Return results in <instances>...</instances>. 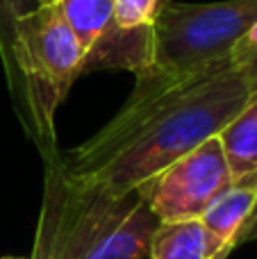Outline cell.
I'll use <instances>...</instances> for the list:
<instances>
[{
	"label": "cell",
	"instance_id": "5",
	"mask_svg": "<svg viewBox=\"0 0 257 259\" xmlns=\"http://www.w3.org/2000/svg\"><path fill=\"white\" fill-rule=\"evenodd\" d=\"M232 187V170L221 137H209L148 178L135 191L157 223L200 219L221 193Z\"/></svg>",
	"mask_w": 257,
	"mask_h": 259
},
{
	"label": "cell",
	"instance_id": "12",
	"mask_svg": "<svg viewBox=\"0 0 257 259\" xmlns=\"http://www.w3.org/2000/svg\"><path fill=\"white\" fill-rule=\"evenodd\" d=\"M244 243H257V196H255L253 211H250L248 221H246L244 230H241L239 239H237V246H244Z\"/></svg>",
	"mask_w": 257,
	"mask_h": 259
},
{
	"label": "cell",
	"instance_id": "4",
	"mask_svg": "<svg viewBox=\"0 0 257 259\" xmlns=\"http://www.w3.org/2000/svg\"><path fill=\"white\" fill-rule=\"evenodd\" d=\"M255 21L257 0L168 3L153 27L150 68L144 75H180L226 62Z\"/></svg>",
	"mask_w": 257,
	"mask_h": 259
},
{
	"label": "cell",
	"instance_id": "3",
	"mask_svg": "<svg viewBox=\"0 0 257 259\" xmlns=\"http://www.w3.org/2000/svg\"><path fill=\"white\" fill-rule=\"evenodd\" d=\"M16 96L12 98L18 121L39 148L41 159L59 155L57 109L84 66V50L66 25L55 0H44L21 16L14 36Z\"/></svg>",
	"mask_w": 257,
	"mask_h": 259
},
{
	"label": "cell",
	"instance_id": "2",
	"mask_svg": "<svg viewBox=\"0 0 257 259\" xmlns=\"http://www.w3.org/2000/svg\"><path fill=\"white\" fill-rule=\"evenodd\" d=\"M62 155V152H59ZM44 159V191L30 259H144L157 219L137 191L109 193Z\"/></svg>",
	"mask_w": 257,
	"mask_h": 259
},
{
	"label": "cell",
	"instance_id": "8",
	"mask_svg": "<svg viewBox=\"0 0 257 259\" xmlns=\"http://www.w3.org/2000/svg\"><path fill=\"white\" fill-rule=\"evenodd\" d=\"M255 196L257 187H253V184H232L226 193H221L209 205V209L200 216V221L214 237L221 239L226 246L235 250L237 239H239L241 230H244L246 221L253 211Z\"/></svg>",
	"mask_w": 257,
	"mask_h": 259
},
{
	"label": "cell",
	"instance_id": "10",
	"mask_svg": "<svg viewBox=\"0 0 257 259\" xmlns=\"http://www.w3.org/2000/svg\"><path fill=\"white\" fill-rule=\"evenodd\" d=\"M41 0H0V64L9 96H16V66H14V36L21 16L36 9Z\"/></svg>",
	"mask_w": 257,
	"mask_h": 259
},
{
	"label": "cell",
	"instance_id": "6",
	"mask_svg": "<svg viewBox=\"0 0 257 259\" xmlns=\"http://www.w3.org/2000/svg\"><path fill=\"white\" fill-rule=\"evenodd\" d=\"M230 252L200 219L157 223L148 246V259H228Z\"/></svg>",
	"mask_w": 257,
	"mask_h": 259
},
{
	"label": "cell",
	"instance_id": "9",
	"mask_svg": "<svg viewBox=\"0 0 257 259\" xmlns=\"http://www.w3.org/2000/svg\"><path fill=\"white\" fill-rule=\"evenodd\" d=\"M66 25L77 36L84 57L100 46L114 23V0H55Z\"/></svg>",
	"mask_w": 257,
	"mask_h": 259
},
{
	"label": "cell",
	"instance_id": "7",
	"mask_svg": "<svg viewBox=\"0 0 257 259\" xmlns=\"http://www.w3.org/2000/svg\"><path fill=\"white\" fill-rule=\"evenodd\" d=\"M219 137L232 170V184L257 187V100Z\"/></svg>",
	"mask_w": 257,
	"mask_h": 259
},
{
	"label": "cell",
	"instance_id": "13",
	"mask_svg": "<svg viewBox=\"0 0 257 259\" xmlns=\"http://www.w3.org/2000/svg\"><path fill=\"white\" fill-rule=\"evenodd\" d=\"M0 259H21V257H0Z\"/></svg>",
	"mask_w": 257,
	"mask_h": 259
},
{
	"label": "cell",
	"instance_id": "14",
	"mask_svg": "<svg viewBox=\"0 0 257 259\" xmlns=\"http://www.w3.org/2000/svg\"><path fill=\"white\" fill-rule=\"evenodd\" d=\"M41 3H44V0H41Z\"/></svg>",
	"mask_w": 257,
	"mask_h": 259
},
{
	"label": "cell",
	"instance_id": "11",
	"mask_svg": "<svg viewBox=\"0 0 257 259\" xmlns=\"http://www.w3.org/2000/svg\"><path fill=\"white\" fill-rule=\"evenodd\" d=\"M171 0H114V27L127 34L148 36Z\"/></svg>",
	"mask_w": 257,
	"mask_h": 259
},
{
	"label": "cell",
	"instance_id": "1",
	"mask_svg": "<svg viewBox=\"0 0 257 259\" xmlns=\"http://www.w3.org/2000/svg\"><path fill=\"white\" fill-rule=\"evenodd\" d=\"M257 100V59H226L180 75H141L94 137L59 155L80 184L130 193L157 170L219 137Z\"/></svg>",
	"mask_w": 257,
	"mask_h": 259
}]
</instances>
